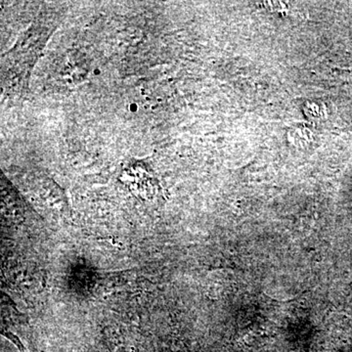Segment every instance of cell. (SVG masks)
Here are the masks:
<instances>
[{"label": "cell", "instance_id": "6da1fadb", "mask_svg": "<svg viewBox=\"0 0 352 352\" xmlns=\"http://www.w3.org/2000/svg\"><path fill=\"white\" fill-rule=\"evenodd\" d=\"M129 111H131V112H132V113L138 112V104L132 103V104H131V105H129Z\"/></svg>", "mask_w": 352, "mask_h": 352}, {"label": "cell", "instance_id": "7a4b0ae2", "mask_svg": "<svg viewBox=\"0 0 352 352\" xmlns=\"http://www.w3.org/2000/svg\"><path fill=\"white\" fill-rule=\"evenodd\" d=\"M101 74V71L99 69H94V75L95 76H99Z\"/></svg>", "mask_w": 352, "mask_h": 352}]
</instances>
